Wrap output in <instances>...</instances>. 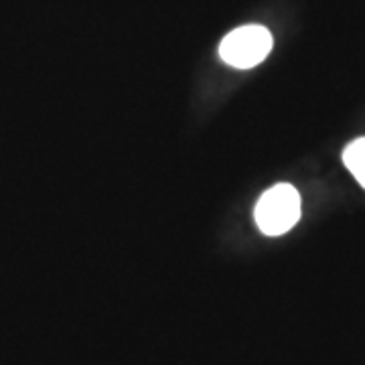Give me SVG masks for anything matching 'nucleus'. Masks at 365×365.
I'll list each match as a JSON object with an SVG mask.
<instances>
[{
  "mask_svg": "<svg viewBox=\"0 0 365 365\" xmlns=\"http://www.w3.org/2000/svg\"><path fill=\"white\" fill-rule=\"evenodd\" d=\"M302 203H300L299 191L288 185L278 182L264 191L254 209L256 225L264 235H284L290 232L300 220Z\"/></svg>",
  "mask_w": 365,
  "mask_h": 365,
  "instance_id": "nucleus-1",
  "label": "nucleus"
},
{
  "mask_svg": "<svg viewBox=\"0 0 365 365\" xmlns=\"http://www.w3.org/2000/svg\"><path fill=\"white\" fill-rule=\"evenodd\" d=\"M272 43V35L266 26H237L220 43V57L223 63L235 69H252L270 55Z\"/></svg>",
  "mask_w": 365,
  "mask_h": 365,
  "instance_id": "nucleus-2",
  "label": "nucleus"
},
{
  "mask_svg": "<svg viewBox=\"0 0 365 365\" xmlns=\"http://www.w3.org/2000/svg\"><path fill=\"white\" fill-rule=\"evenodd\" d=\"M343 163L347 170L355 177V181L359 182L365 189V136L355 138L343 150Z\"/></svg>",
  "mask_w": 365,
  "mask_h": 365,
  "instance_id": "nucleus-3",
  "label": "nucleus"
}]
</instances>
